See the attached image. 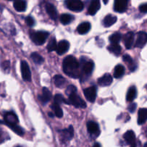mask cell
<instances>
[{
    "instance_id": "6da1fadb",
    "label": "cell",
    "mask_w": 147,
    "mask_h": 147,
    "mask_svg": "<svg viewBox=\"0 0 147 147\" xmlns=\"http://www.w3.org/2000/svg\"><path fill=\"white\" fill-rule=\"evenodd\" d=\"M65 73L72 78H77L79 76V63L75 57L68 55L64 59L63 63Z\"/></svg>"
},
{
    "instance_id": "7a4b0ae2",
    "label": "cell",
    "mask_w": 147,
    "mask_h": 147,
    "mask_svg": "<svg viewBox=\"0 0 147 147\" xmlns=\"http://www.w3.org/2000/svg\"><path fill=\"white\" fill-rule=\"evenodd\" d=\"M49 36V33L47 32L39 31L33 32L31 34V38L32 41L37 45H43L47 40V37Z\"/></svg>"
},
{
    "instance_id": "3957f363",
    "label": "cell",
    "mask_w": 147,
    "mask_h": 147,
    "mask_svg": "<svg viewBox=\"0 0 147 147\" xmlns=\"http://www.w3.org/2000/svg\"><path fill=\"white\" fill-rule=\"evenodd\" d=\"M69 102L70 104L73 105L76 108H80V109L86 108V102L76 93H73L69 96Z\"/></svg>"
},
{
    "instance_id": "277c9868",
    "label": "cell",
    "mask_w": 147,
    "mask_h": 147,
    "mask_svg": "<svg viewBox=\"0 0 147 147\" xmlns=\"http://www.w3.org/2000/svg\"><path fill=\"white\" fill-rule=\"evenodd\" d=\"M65 3L67 8L71 11H80L84 8V4L80 0H69Z\"/></svg>"
},
{
    "instance_id": "5b68a950",
    "label": "cell",
    "mask_w": 147,
    "mask_h": 147,
    "mask_svg": "<svg viewBox=\"0 0 147 147\" xmlns=\"http://www.w3.org/2000/svg\"><path fill=\"white\" fill-rule=\"evenodd\" d=\"M20 67H21V73L22 78L25 81H30L31 80V71H30V67H29L27 62L24 61V60L21 61Z\"/></svg>"
},
{
    "instance_id": "8992f818",
    "label": "cell",
    "mask_w": 147,
    "mask_h": 147,
    "mask_svg": "<svg viewBox=\"0 0 147 147\" xmlns=\"http://www.w3.org/2000/svg\"><path fill=\"white\" fill-rule=\"evenodd\" d=\"M84 95L88 101L94 102L96 100V96H97V89L96 86H90L84 90Z\"/></svg>"
},
{
    "instance_id": "52a82bcc",
    "label": "cell",
    "mask_w": 147,
    "mask_h": 147,
    "mask_svg": "<svg viewBox=\"0 0 147 147\" xmlns=\"http://www.w3.org/2000/svg\"><path fill=\"white\" fill-rule=\"evenodd\" d=\"M4 121L7 126L9 127L11 126H14L17 125L18 123V118H17V115L13 112H7L4 115Z\"/></svg>"
},
{
    "instance_id": "ba28073f",
    "label": "cell",
    "mask_w": 147,
    "mask_h": 147,
    "mask_svg": "<svg viewBox=\"0 0 147 147\" xmlns=\"http://www.w3.org/2000/svg\"><path fill=\"white\" fill-rule=\"evenodd\" d=\"M73 136H74V130L72 126H70L68 129H64L60 131V138L64 142L70 141L73 137Z\"/></svg>"
},
{
    "instance_id": "9c48e42d",
    "label": "cell",
    "mask_w": 147,
    "mask_h": 147,
    "mask_svg": "<svg viewBox=\"0 0 147 147\" xmlns=\"http://www.w3.org/2000/svg\"><path fill=\"white\" fill-rule=\"evenodd\" d=\"M128 1L126 0H116L114 2V10L116 12L123 13L126 11Z\"/></svg>"
},
{
    "instance_id": "30bf717a",
    "label": "cell",
    "mask_w": 147,
    "mask_h": 147,
    "mask_svg": "<svg viewBox=\"0 0 147 147\" xmlns=\"http://www.w3.org/2000/svg\"><path fill=\"white\" fill-rule=\"evenodd\" d=\"M147 43V33L145 32H139L137 34L136 40V46L142 48Z\"/></svg>"
},
{
    "instance_id": "8fae6325",
    "label": "cell",
    "mask_w": 147,
    "mask_h": 147,
    "mask_svg": "<svg viewBox=\"0 0 147 147\" xmlns=\"http://www.w3.org/2000/svg\"><path fill=\"white\" fill-rule=\"evenodd\" d=\"M123 139L131 147H136V136L133 131H128L123 134Z\"/></svg>"
},
{
    "instance_id": "7c38bea8",
    "label": "cell",
    "mask_w": 147,
    "mask_h": 147,
    "mask_svg": "<svg viewBox=\"0 0 147 147\" xmlns=\"http://www.w3.org/2000/svg\"><path fill=\"white\" fill-rule=\"evenodd\" d=\"M69 47H70V44L67 40H61L57 44L56 51L57 54L62 55L69 50Z\"/></svg>"
},
{
    "instance_id": "4fadbf2b",
    "label": "cell",
    "mask_w": 147,
    "mask_h": 147,
    "mask_svg": "<svg viewBox=\"0 0 147 147\" xmlns=\"http://www.w3.org/2000/svg\"><path fill=\"white\" fill-rule=\"evenodd\" d=\"M112 82H113V77L109 73H106L98 80V83L101 86H110Z\"/></svg>"
},
{
    "instance_id": "5bb4252c",
    "label": "cell",
    "mask_w": 147,
    "mask_h": 147,
    "mask_svg": "<svg viewBox=\"0 0 147 147\" xmlns=\"http://www.w3.org/2000/svg\"><path fill=\"white\" fill-rule=\"evenodd\" d=\"M134 34L133 32H129L125 34L123 42H124V45L126 48H131L134 44Z\"/></svg>"
},
{
    "instance_id": "9a60e30c",
    "label": "cell",
    "mask_w": 147,
    "mask_h": 147,
    "mask_svg": "<svg viewBox=\"0 0 147 147\" xmlns=\"http://www.w3.org/2000/svg\"><path fill=\"white\" fill-rule=\"evenodd\" d=\"M100 8V2L98 0H93L90 2L88 12L90 15H94Z\"/></svg>"
},
{
    "instance_id": "2e32d148",
    "label": "cell",
    "mask_w": 147,
    "mask_h": 147,
    "mask_svg": "<svg viewBox=\"0 0 147 147\" xmlns=\"http://www.w3.org/2000/svg\"><path fill=\"white\" fill-rule=\"evenodd\" d=\"M52 93L47 88H42V93L40 96H39V99L40 101L43 103H46L51 99Z\"/></svg>"
},
{
    "instance_id": "e0dca14e",
    "label": "cell",
    "mask_w": 147,
    "mask_h": 147,
    "mask_svg": "<svg viewBox=\"0 0 147 147\" xmlns=\"http://www.w3.org/2000/svg\"><path fill=\"white\" fill-rule=\"evenodd\" d=\"M46 11H47V14L50 16V17L51 19H53V20H55L57 17V9L55 7V6L53 4H50V3H47L46 4Z\"/></svg>"
},
{
    "instance_id": "ac0fdd59",
    "label": "cell",
    "mask_w": 147,
    "mask_h": 147,
    "mask_svg": "<svg viewBox=\"0 0 147 147\" xmlns=\"http://www.w3.org/2000/svg\"><path fill=\"white\" fill-rule=\"evenodd\" d=\"M117 21V17L112 14H108L105 17L104 20H103V25L106 27H109L114 24Z\"/></svg>"
},
{
    "instance_id": "d6986e66",
    "label": "cell",
    "mask_w": 147,
    "mask_h": 147,
    "mask_svg": "<svg viewBox=\"0 0 147 147\" xmlns=\"http://www.w3.org/2000/svg\"><path fill=\"white\" fill-rule=\"evenodd\" d=\"M90 27H91V26H90V23L88 22H85L79 24L77 28V31L79 34H85L90 31Z\"/></svg>"
},
{
    "instance_id": "ffe728a7",
    "label": "cell",
    "mask_w": 147,
    "mask_h": 147,
    "mask_svg": "<svg viewBox=\"0 0 147 147\" xmlns=\"http://www.w3.org/2000/svg\"><path fill=\"white\" fill-rule=\"evenodd\" d=\"M87 129L88 131L90 134H99V126L98 123L93 121H89L87 123Z\"/></svg>"
},
{
    "instance_id": "44dd1931",
    "label": "cell",
    "mask_w": 147,
    "mask_h": 147,
    "mask_svg": "<svg viewBox=\"0 0 147 147\" xmlns=\"http://www.w3.org/2000/svg\"><path fill=\"white\" fill-rule=\"evenodd\" d=\"M138 114V123L142 125L146 123L147 121V109H139Z\"/></svg>"
},
{
    "instance_id": "7402d4cb",
    "label": "cell",
    "mask_w": 147,
    "mask_h": 147,
    "mask_svg": "<svg viewBox=\"0 0 147 147\" xmlns=\"http://www.w3.org/2000/svg\"><path fill=\"white\" fill-rule=\"evenodd\" d=\"M13 6L17 11H24L27 8V2L25 1H22V0L15 1L13 4Z\"/></svg>"
},
{
    "instance_id": "603a6c76",
    "label": "cell",
    "mask_w": 147,
    "mask_h": 147,
    "mask_svg": "<svg viewBox=\"0 0 147 147\" xmlns=\"http://www.w3.org/2000/svg\"><path fill=\"white\" fill-rule=\"evenodd\" d=\"M136 94H137V90L135 86H131L130 88L129 89L127 92V95H126V100L129 102H131L136 98Z\"/></svg>"
},
{
    "instance_id": "cb8c5ba5",
    "label": "cell",
    "mask_w": 147,
    "mask_h": 147,
    "mask_svg": "<svg viewBox=\"0 0 147 147\" xmlns=\"http://www.w3.org/2000/svg\"><path fill=\"white\" fill-rule=\"evenodd\" d=\"M125 73V67L122 65H117L115 67L113 71V76L116 78H120L123 76Z\"/></svg>"
},
{
    "instance_id": "d4e9b609",
    "label": "cell",
    "mask_w": 147,
    "mask_h": 147,
    "mask_svg": "<svg viewBox=\"0 0 147 147\" xmlns=\"http://www.w3.org/2000/svg\"><path fill=\"white\" fill-rule=\"evenodd\" d=\"M94 68V64L93 62H87L83 66V73L86 76L91 74Z\"/></svg>"
},
{
    "instance_id": "484cf974",
    "label": "cell",
    "mask_w": 147,
    "mask_h": 147,
    "mask_svg": "<svg viewBox=\"0 0 147 147\" xmlns=\"http://www.w3.org/2000/svg\"><path fill=\"white\" fill-rule=\"evenodd\" d=\"M108 50L116 56H119L121 53V47L119 44H111L108 47Z\"/></svg>"
},
{
    "instance_id": "4316f807",
    "label": "cell",
    "mask_w": 147,
    "mask_h": 147,
    "mask_svg": "<svg viewBox=\"0 0 147 147\" xmlns=\"http://www.w3.org/2000/svg\"><path fill=\"white\" fill-rule=\"evenodd\" d=\"M53 79H54L55 85L58 88H60L64 86L66 82L65 78L60 76V75H56V76H54V78Z\"/></svg>"
},
{
    "instance_id": "83f0119b",
    "label": "cell",
    "mask_w": 147,
    "mask_h": 147,
    "mask_svg": "<svg viewBox=\"0 0 147 147\" xmlns=\"http://www.w3.org/2000/svg\"><path fill=\"white\" fill-rule=\"evenodd\" d=\"M109 40L111 44H118L121 40V34L119 32L113 33L109 37Z\"/></svg>"
},
{
    "instance_id": "f1b7e54d",
    "label": "cell",
    "mask_w": 147,
    "mask_h": 147,
    "mask_svg": "<svg viewBox=\"0 0 147 147\" xmlns=\"http://www.w3.org/2000/svg\"><path fill=\"white\" fill-rule=\"evenodd\" d=\"M60 20L62 24L65 25V24H67L71 22L72 20H73V17L72 15H70V14H63L60 16Z\"/></svg>"
},
{
    "instance_id": "f546056e",
    "label": "cell",
    "mask_w": 147,
    "mask_h": 147,
    "mask_svg": "<svg viewBox=\"0 0 147 147\" xmlns=\"http://www.w3.org/2000/svg\"><path fill=\"white\" fill-rule=\"evenodd\" d=\"M52 109L54 111L55 115L57 116V118H62L63 116V112L62 111L61 108L59 106V104H57V103H54L53 105H52Z\"/></svg>"
},
{
    "instance_id": "4dcf8cb0",
    "label": "cell",
    "mask_w": 147,
    "mask_h": 147,
    "mask_svg": "<svg viewBox=\"0 0 147 147\" xmlns=\"http://www.w3.org/2000/svg\"><path fill=\"white\" fill-rule=\"evenodd\" d=\"M57 42H56V40L55 37H52L51 40H50V42H48L47 46V49L49 52L54 51V50H56L57 49Z\"/></svg>"
},
{
    "instance_id": "1f68e13d",
    "label": "cell",
    "mask_w": 147,
    "mask_h": 147,
    "mask_svg": "<svg viewBox=\"0 0 147 147\" xmlns=\"http://www.w3.org/2000/svg\"><path fill=\"white\" fill-rule=\"evenodd\" d=\"M32 60L36 63V64H42L44 62V59L40 55L37 53H33L31 54Z\"/></svg>"
},
{
    "instance_id": "d6a6232c",
    "label": "cell",
    "mask_w": 147,
    "mask_h": 147,
    "mask_svg": "<svg viewBox=\"0 0 147 147\" xmlns=\"http://www.w3.org/2000/svg\"><path fill=\"white\" fill-rule=\"evenodd\" d=\"M123 60L125 63H128L129 65H131V67L130 68L131 70L133 71V70H135L136 66H134V63L133 60H132V58L131 57L130 55H124L123 56Z\"/></svg>"
},
{
    "instance_id": "836d02e7",
    "label": "cell",
    "mask_w": 147,
    "mask_h": 147,
    "mask_svg": "<svg viewBox=\"0 0 147 147\" xmlns=\"http://www.w3.org/2000/svg\"><path fill=\"white\" fill-rule=\"evenodd\" d=\"M55 103H57V104H60V103H65V104H70V102L69 100H66L63 97L61 94H57L55 96L54 98Z\"/></svg>"
},
{
    "instance_id": "e575fe53",
    "label": "cell",
    "mask_w": 147,
    "mask_h": 147,
    "mask_svg": "<svg viewBox=\"0 0 147 147\" xmlns=\"http://www.w3.org/2000/svg\"><path fill=\"white\" fill-rule=\"evenodd\" d=\"M10 129H12L14 132H15L17 134L20 135V136H22L24 135V130L22 129L21 127L18 126L17 125H14V126H9Z\"/></svg>"
},
{
    "instance_id": "d590c367",
    "label": "cell",
    "mask_w": 147,
    "mask_h": 147,
    "mask_svg": "<svg viewBox=\"0 0 147 147\" xmlns=\"http://www.w3.org/2000/svg\"><path fill=\"white\" fill-rule=\"evenodd\" d=\"M76 90H77V88H76V86L71 85V86H68V87L67 88L65 93L66 94L68 95V96H70V95L73 94V93H76Z\"/></svg>"
},
{
    "instance_id": "8d00e7d4",
    "label": "cell",
    "mask_w": 147,
    "mask_h": 147,
    "mask_svg": "<svg viewBox=\"0 0 147 147\" xmlns=\"http://www.w3.org/2000/svg\"><path fill=\"white\" fill-rule=\"evenodd\" d=\"M25 22L27 23L29 27H32V26L34 25V20L31 16H28V17H26Z\"/></svg>"
},
{
    "instance_id": "74e56055",
    "label": "cell",
    "mask_w": 147,
    "mask_h": 147,
    "mask_svg": "<svg viewBox=\"0 0 147 147\" xmlns=\"http://www.w3.org/2000/svg\"><path fill=\"white\" fill-rule=\"evenodd\" d=\"M1 66H2V68L4 69V70H5L6 72H9V61H5L4 62V63H2V65H1Z\"/></svg>"
},
{
    "instance_id": "f35d334b",
    "label": "cell",
    "mask_w": 147,
    "mask_h": 147,
    "mask_svg": "<svg viewBox=\"0 0 147 147\" xmlns=\"http://www.w3.org/2000/svg\"><path fill=\"white\" fill-rule=\"evenodd\" d=\"M136 104L134 103H131V104L129 106V108H128L129 112H131V113H134V112L136 111Z\"/></svg>"
},
{
    "instance_id": "ab89813d",
    "label": "cell",
    "mask_w": 147,
    "mask_h": 147,
    "mask_svg": "<svg viewBox=\"0 0 147 147\" xmlns=\"http://www.w3.org/2000/svg\"><path fill=\"white\" fill-rule=\"evenodd\" d=\"M139 10L143 13H147V3L141 4L139 7Z\"/></svg>"
},
{
    "instance_id": "60d3db41",
    "label": "cell",
    "mask_w": 147,
    "mask_h": 147,
    "mask_svg": "<svg viewBox=\"0 0 147 147\" xmlns=\"http://www.w3.org/2000/svg\"><path fill=\"white\" fill-rule=\"evenodd\" d=\"M6 136H5V134L2 131H0V144L4 142L5 141Z\"/></svg>"
},
{
    "instance_id": "b9f144b4",
    "label": "cell",
    "mask_w": 147,
    "mask_h": 147,
    "mask_svg": "<svg viewBox=\"0 0 147 147\" xmlns=\"http://www.w3.org/2000/svg\"><path fill=\"white\" fill-rule=\"evenodd\" d=\"M93 147H100V145L98 143H96V144H95L94 146H93Z\"/></svg>"
},
{
    "instance_id": "7bdbcfd3",
    "label": "cell",
    "mask_w": 147,
    "mask_h": 147,
    "mask_svg": "<svg viewBox=\"0 0 147 147\" xmlns=\"http://www.w3.org/2000/svg\"><path fill=\"white\" fill-rule=\"evenodd\" d=\"M48 114H49V116H50V117H53V114L52 113H49Z\"/></svg>"
},
{
    "instance_id": "ee69618b",
    "label": "cell",
    "mask_w": 147,
    "mask_h": 147,
    "mask_svg": "<svg viewBox=\"0 0 147 147\" xmlns=\"http://www.w3.org/2000/svg\"><path fill=\"white\" fill-rule=\"evenodd\" d=\"M144 147H147V142H146V144H144Z\"/></svg>"
},
{
    "instance_id": "f6af8a7d",
    "label": "cell",
    "mask_w": 147,
    "mask_h": 147,
    "mask_svg": "<svg viewBox=\"0 0 147 147\" xmlns=\"http://www.w3.org/2000/svg\"><path fill=\"white\" fill-rule=\"evenodd\" d=\"M17 147H20V146H17Z\"/></svg>"
}]
</instances>
